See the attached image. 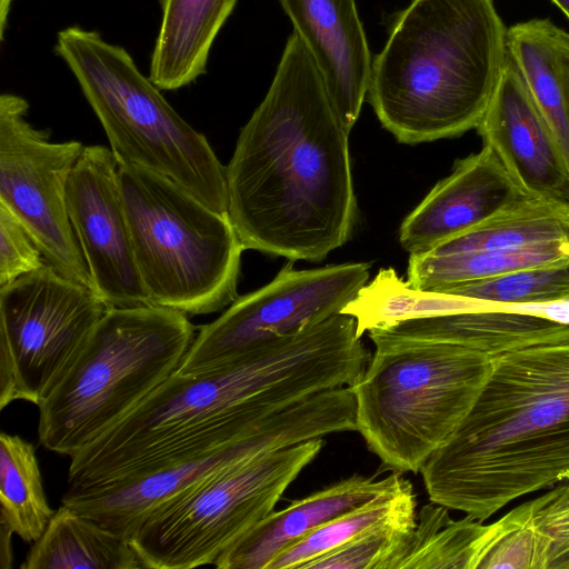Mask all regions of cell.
I'll list each match as a JSON object with an SVG mask.
<instances>
[{
	"instance_id": "obj_1",
	"label": "cell",
	"mask_w": 569,
	"mask_h": 569,
	"mask_svg": "<svg viewBox=\"0 0 569 569\" xmlns=\"http://www.w3.org/2000/svg\"><path fill=\"white\" fill-rule=\"evenodd\" d=\"M371 353L356 320L337 313L244 360L172 373L120 421L70 456L67 492L116 487L242 438L317 392L350 387Z\"/></svg>"
},
{
	"instance_id": "obj_2",
	"label": "cell",
	"mask_w": 569,
	"mask_h": 569,
	"mask_svg": "<svg viewBox=\"0 0 569 569\" xmlns=\"http://www.w3.org/2000/svg\"><path fill=\"white\" fill-rule=\"evenodd\" d=\"M349 134L292 31L226 167L228 214L244 250L320 261L351 238Z\"/></svg>"
},
{
	"instance_id": "obj_3",
	"label": "cell",
	"mask_w": 569,
	"mask_h": 569,
	"mask_svg": "<svg viewBox=\"0 0 569 569\" xmlns=\"http://www.w3.org/2000/svg\"><path fill=\"white\" fill-rule=\"evenodd\" d=\"M431 502L486 521L569 479V339L496 358L479 398L421 469Z\"/></svg>"
},
{
	"instance_id": "obj_4",
	"label": "cell",
	"mask_w": 569,
	"mask_h": 569,
	"mask_svg": "<svg viewBox=\"0 0 569 569\" xmlns=\"http://www.w3.org/2000/svg\"><path fill=\"white\" fill-rule=\"evenodd\" d=\"M507 54L493 0H410L372 59L367 92L401 143L477 129Z\"/></svg>"
},
{
	"instance_id": "obj_5",
	"label": "cell",
	"mask_w": 569,
	"mask_h": 569,
	"mask_svg": "<svg viewBox=\"0 0 569 569\" xmlns=\"http://www.w3.org/2000/svg\"><path fill=\"white\" fill-rule=\"evenodd\" d=\"M368 336L375 352L350 386L356 431L386 468L401 473L421 471L472 409L496 358L515 349Z\"/></svg>"
},
{
	"instance_id": "obj_6",
	"label": "cell",
	"mask_w": 569,
	"mask_h": 569,
	"mask_svg": "<svg viewBox=\"0 0 569 569\" xmlns=\"http://www.w3.org/2000/svg\"><path fill=\"white\" fill-rule=\"evenodd\" d=\"M197 335L164 307H109L69 369L38 406L39 442L72 456L174 373Z\"/></svg>"
},
{
	"instance_id": "obj_7",
	"label": "cell",
	"mask_w": 569,
	"mask_h": 569,
	"mask_svg": "<svg viewBox=\"0 0 569 569\" xmlns=\"http://www.w3.org/2000/svg\"><path fill=\"white\" fill-rule=\"evenodd\" d=\"M53 52L74 76L118 161L163 174L228 213L226 167L124 48L98 31L71 26L57 33Z\"/></svg>"
},
{
	"instance_id": "obj_8",
	"label": "cell",
	"mask_w": 569,
	"mask_h": 569,
	"mask_svg": "<svg viewBox=\"0 0 569 569\" xmlns=\"http://www.w3.org/2000/svg\"><path fill=\"white\" fill-rule=\"evenodd\" d=\"M118 162L136 262L150 303L186 316L231 305L238 298L244 248L229 214L163 174Z\"/></svg>"
},
{
	"instance_id": "obj_9",
	"label": "cell",
	"mask_w": 569,
	"mask_h": 569,
	"mask_svg": "<svg viewBox=\"0 0 569 569\" xmlns=\"http://www.w3.org/2000/svg\"><path fill=\"white\" fill-rule=\"evenodd\" d=\"M311 439L224 467L153 511L128 542L143 568L191 569L219 556L276 505L321 451Z\"/></svg>"
},
{
	"instance_id": "obj_10",
	"label": "cell",
	"mask_w": 569,
	"mask_h": 569,
	"mask_svg": "<svg viewBox=\"0 0 569 569\" xmlns=\"http://www.w3.org/2000/svg\"><path fill=\"white\" fill-rule=\"evenodd\" d=\"M109 307L50 263L0 288V409L39 406Z\"/></svg>"
},
{
	"instance_id": "obj_11",
	"label": "cell",
	"mask_w": 569,
	"mask_h": 569,
	"mask_svg": "<svg viewBox=\"0 0 569 569\" xmlns=\"http://www.w3.org/2000/svg\"><path fill=\"white\" fill-rule=\"evenodd\" d=\"M350 427L351 412L343 395L337 389L323 390L276 412L260 428L230 443L116 487L64 491L61 505L128 540L153 511L213 472Z\"/></svg>"
},
{
	"instance_id": "obj_12",
	"label": "cell",
	"mask_w": 569,
	"mask_h": 569,
	"mask_svg": "<svg viewBox=\"0 0 569 569\" xmlns=\"http://www.w3.org/2000/svg\"><path fill=\"white\" fill-rule=\"evenodd\" d=\"M370 269L368 262L305 270L287 263L269 283L238 297L200 327L176 372L200 375L231 367L277 339L341 313L368 283Z\"/></svg>"
},
{
	"instance_id": "obj_13",
	"label": "cell",
	"mask_w": 569,
	"mask_h": 569,
	"mask_svg": "<svg viewBox=\"0 0 569 569\" xmlns=\"http://www.w3.org/2000/svg\"><path fill=\"white\" fill-rule=\"evenodd\" d=\"M28 111L23 97L0 96V204L23 224L48 263L94 290L66 203L68 180L84 146L50 141L49 130L27 120Z\"/></svg>"
},
{
	"instance_id": "obj_14",
	"label": "cell",
	"mask_w": 569,
	"mask_h": 569,
	"mask_svg": "<svg viewBox=\"0 0 569 569\" xmlns=\"http://www.w3.org/2000/svg\"><path fill=\"white\" fill-rule=\"evenodd\" d=\"M68 216L97 295L108 307L151 305L136 262L113 151L84 146L68 180Z\"/></svg>"
},
{
	"instance_id": "obj_15",
	"label": "cell",
	"mask_w": 569,
	"mask_h": 569,
	"mask_svg": "<svg viewBox=\"0 0 569 569\" xmlns=\"http://www.w3.org/2000/svg\"><path fill=\"white\" fill-rule=\"evenodd\" d=\"M477 131L523 196L569 209V173L508 49Z\"/></svg>"
},
{
	"instance_id": "obj_16",
	"label": "cell",
	"mask_w": 569,
	"mask_h": 569,
	"mask_svg": "<svg viewBox=\"0 0 569 569\" xmlns=\"http://www.w3.org/2000/svg\"><path fill=\"white\" fill-rule=\"evenodd\" d=\"M309 51L348 133L367 98L372 64L355 0H279Z\"/></svg>"
},
{
	"instance_id": "obj_17",
	"label": "cell",
	"mask_w": 569,
	"mask_h": 569,
	"mask_svg": "<svg viewBox=\"0 0 569 569\" xmlns=\"http://www.w3.org/2000/svg\"><path fill=\"white\" fill-rule=\"evenodd\" d=\"M523 196L487 148L455 162L405 218L399 242L410 254L430 251L442 241L481 223Z\"/></svg>"
},
{
	"instance_id": "obj_18",
	"label": "cell",
	"mask_w": 569,
	"mask_h": 569,
	"mask_svg": "<svg viewBox=\"0 0 569 569\" xmlns=\"http://www.w3.org/2000/svg\"><path fill=\"white\" fill-rule=\"evenodd\" d=\"M393 471L375 480L359 475L335 482L272 511L216 560L220 569H268L274 558L330 520L375 498L398 479Z\"/></svg>"
},
{
	"instance_id": "obj_19",
	"label": "cell",
	"mask_w": 569,
	"mask_h": 569,
	"mask_svg": "<svg viewBox=\"0 0 569 569\" xmlns=\"http://www.w3.org/2000/svg\"><path fill=\"white\" fill-rule=\"evenodd\" d=\"M498 568L569 569V479L485 525L475 569Z\"/></svg>"
},
{
	"instance_id": "obj_20",
	"label": "cell",
	"mask_w": 569,
	"mask_h": 569,
	"mask_svg": "<svg viewBox=\"0 0 569 569\" xmlns=\"http://www.w3.org/2000/svg\"><path fill=\"white\" fill-rule=\"evenodd\" d=\"M507 49L569 173V33L549 19H531L507 29Z\"/></svg>"
},
{
	"instance_id": "obj_21",
	"label": "cell",
	"mask_w": 569,
	"mask_h": 569,
	"mask_svg": "<svg viewBox=\"0 0 569 569\" xmlns=\"http://www.w3.org/2000/svg\"><path fill=\"white\" fill-rule=\"evenodd\" d=\"M238 0H160L161 22L148 77L178 90L207 72L211 47Z\"/></svg>"
},
{
	"instance_id": "obj_22",
	"label": "cell",
	"mask_w": 569,
	"mask_h": 569,
	"mask_svg": "<svg viewBox=\"0 0 569 569\" xmlns=\"http://www.w3.org/2000/svg\"><path fill=\"white\" fill-rule=\"evenodd\" d=\"M21 569H138V555L124 538L64 505L32 542Z\"/></svg>"
},
{
	"instance_id": "obj_23",
	"label": "cell",
	"mask_w": 569,
	"mask_h": 569,
	"mask_svg": "<svg viewBox=\"0 0 569 569\" xmlns=\"http://www.w3.org/2000/svg\"><path fill=\"white\" fill-rule=\"evenodd\" d=\"M54 511L44 492L36 447L19 437L0 435L1 568L12 566L11 536L31 543L40 538Z\"/></svg>"
},
{
	"instance_id": "obj_24",
	"label": "cell",
	"mask_w": 569,
	"mask_h": 569,
	"mask_svg": "<svg viewBox=\"0 0 569 569\" xmlns=\"http://www.w3.org/2000/svg\"><path fill=\"white\" fill-rule=\"evenodd\" d=\"M485 310H507V306L413 288L395 269L381 268L341 313L355 318L356 333L361 338L406 320Z\"/></svg>"
},
{
	"instance_id": "obj_25",
	"label": "cell",
	"mask_w": 569,
	"mask_h": 569,
	"mask_svg": "<svg viewBox=\"0 0 569 569\" xmlns=\"http://www.w3.org/2000/svg\"><path fill=\"white\" fill-rule=\"evenodd\" d=\"M556 240L569 241V209L521 196L481 223L442 241L426 253L508 250Z\"/></svg>"
},
{
	"instance_id": "obj_26",
	"label": "cell",
	"mask_w": 569,
	"mask_h": 569,
	"mask_svg": "<svg viewBox=\"0 0 569 569\" xmlns=\"http://www.w3.org/2000/svg\"><path fill=\"white\" fill-rule=\"evenodd\" d=\"M568 254L569 241L565 240L508 250L410 254L406 281L413 288L437 291L548 263Z\"/></svg>"
},
{
	"instance_id": "obj_27",
	"label": "cell",
	"mask_w": 569,
	"mask_h": 569,
	"mask_svg": "<svg viewBox=\"0 0 569 569\" xmlns=\"http://www.w3.org/2000/svg\"><path fill=\"white\" fill-rule=\"evenodd\" d=\"M411 482L399 475L397 481L363 505L340 515L283 550L268 569H301L316 559L401 515L416 511Z\"/></svg>"
},
{
	"instance_id": "obj_28",
	"label": "cell",
	"mask_w": 569,
	"mask_h": 569,
	"mask_svg": "<svg viewBox=\"0 0 569 569\" xmlns=\"http://www.w3.org/2000/svg\"><path fill=\"white\" fill-rule=\"evenodd\" d=\"M425 505L397 569H475L483 521L452 519L449 509Z\"/></svg>"
},
{
	"instance_id": "obj_29",
	"label": "cell",
	"mask_w": 569,
	"mask_h": 569,
	"mask_svg": "<svg viewBox=\"0 0 569 569\" xmlns=\"http://www.w3.org/2000/svg\"><path fill=\"white\" fill-rule=\"evenodd\" d=\"M490 302L518 306L569 299V254L548 263L437 290Z\"/></svg>"
},
{
	"instance_id": "obj_30",
	"label": "cell",
	"mask_w": 569,
	"mask_h": 569,
	"mask_svg": "<svg viewBox=\"0 0 569 569\" xmlns=\"http://www.w3.org/2000/svg\"><path fill=\"white\" fill-rule=\"evenodd\" d=\"M417 525L411 511L305 563L301 569H397Z\"/></svg>"
},
{
	"instance_id": "obj_31",
	"label": "cell",
	"mask_w": 569,
	"mask_h": 569,
	"mask_svg": "<svg viewBox=\"0 0 569 569\" xmlns=\"http://www.w3.org/2000/svg\"><path fill=\"white\" fill-rule=\"evenodd\" d=\"M46 263L42 251L23 224L0 204V288Z\"/></svg>"
},
{
	"instance_id": "obj_32",
	"label": "cell",
	"mask_w": 569,
	"mask_h": 569,
	"mask_svg": "<svg viewBox=\"0 0 569 569\" xmlns=\"http://www.w3.org/2000/svg\"><path fill=\"white\" fill-rule=\"evenodd\" d=\"M510 310L535 315L557 323L569 326V299L546 303L510 306Z\"/></svg>"
},
{
	"instance_id": "obj_33",
	"label": "cell",
	"mask_w": 569,
	"mask_h": 569,
	"mask_svg": "<svg viewBox=\"0 0 569 569\" xmlns=\"http://www.w3.org/2000/svg\"><path fill=\"white\" fill-rule=\"evenodd\" d=\"M13 0H0V38L4 39L6 29L8 27V18Z\"/></svg>"
},
{
	"instance_id": "obj_34",
	"label": "cell",
	"mask_w": 569,
	"mask_h": 569,
	"mask_svg": "<svg viewBox=\"0 0 569 569\" xmlns=\"http://www.w3.org/2000/svg\"><path fill=\"white\" fill-rule=\"evenodd\" d=\"M569 19V0H551Z\"/></svg>"
}]
</instances>
